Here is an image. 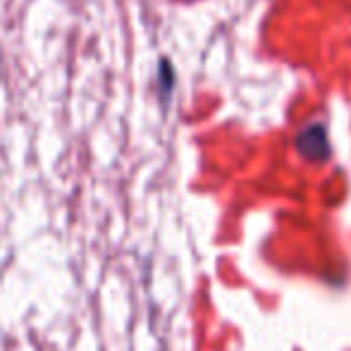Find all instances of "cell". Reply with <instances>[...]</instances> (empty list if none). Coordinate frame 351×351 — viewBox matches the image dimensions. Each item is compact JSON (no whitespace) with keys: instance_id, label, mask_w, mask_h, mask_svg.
Segmentation results:
<instances>
[{"instance_id":"3","label":"cell","mask_w":351,"mask_h":351,"mask_svg":"<svg viewBox=\"0 0 351 351\" xmlns=\"http://www.w3.org/2000/svg\"><path fill=\"white\" fill-rule=\"evenodd\" d=\"M0 67H3V62H0Z\"/></svg>"},{"instance_id":"2","label":"cell","mask_w":351,"mask_h":351,"mask_svg":"<svg viewBox=\"0 0 351 351\" xmlns=\"http://www.w3.org/2000/svg\"><path fill=\"white\" fill-rule=\"evenodd\" d=\"M160 96H162V103H167L170 98V91H172V82H175V74H172V67L167 60H160Z\"/></svg>"},{"instance_id":"1","label":"cell","mask_w":351,"mask_h":351,"mask_svg":"<svg viewBox=\"0 0 351 351\" xmlns=\"http://www.w3.org/2000/svg\"><path fill=\"white\" fill-rule=\"evenodd\" d=\"M296 148L301 156H306L308 160H325L330 156V141L328 132L323 125H311L308 130H304L296 136Z\"/></svg>"}]
</instances>
